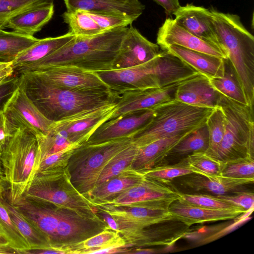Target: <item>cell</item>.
<instances>
[{
  "instance_id": "6da1fadb",
  "label": "cell",
  "mask_w": 254,
  "mask_h": 254,
  "mask_svg": "<svg viewBox=\"0 0 254 254\" xmlns=\"http://www.w3.org/2000/svg\"><path fill=\"white\" fill-rule=\"evenodd\" d=\"M18 75L19 87L41 113L53 123L115 103L120 96L112 91H75L60 88L33 72Z\"/></svg>"
},
{
  "instance_id": "d590c367",
  "label": "cell",
  "mask_w": 254,
  "mask_h": 254,
  "mask_svg": "<svg viewBox=\"0 0 254 254\" xmlns=\"http://www.w3.org/2000/svg\"><path fill=\"white\" fill-rule=\"evenodd\" d=\"M62 17L68 26L69 31L75 37H90L105 31L84 11L66 10L62 14Z\"/></svg>"
},
{
  "instance_id": "9c48e42d",
  "label": "cell",
  "mask_w": 254,
  "mask_h": 254,
  "mask_svg": "<svg viewBox=\"0 0 254 254\" xmlns=\"http://www.w3.org/2000/svg\"><path fill=\"white\" fill-rule=\"evenodd\" d=\"M94 72L119 95L129 90L161 88L167 83L164 64L157 56L138 65Z\"/></svg>"
},
{
  "instance_id": "b9f144b4",
  "label": "cell",
  "mask_w": 254,
  "mask_h": 254,
  "mask_svg": "<svg viewBox=\"0 0 254 254\" xmlns=\"http://www.w3.org/2000/svg\"><path fill=\"white\" fill-rule=\"evenodd\" d=\"M225 123L224 113L222 109L217 106L208 117L206 123L209 135V146L205 153L215 159L218 149L224 136Z\"/></svg>"
},
{
  "instance_id": "680465c9",
  "label": "cell",
  "mask_w": 254,
  "mask_h": 254,
  "mask_svg": "<svg viewBox=\"0 0 254 254\" xmlns=\"http://www.w3.org/2000/svg\"><path fill=\"white\" fill-rule=\"evenodd\" d=\"M0 176L3 177V169H2V167L0 158Z\"/></svg>"
},
{
  "instance_id": "f35d334b",
  "label": "cell",
  "mask_w": 254,
  "mask_h": 254,
  "mask_svg": "<svg viewBox=\"0 0 254 254\" xmlns=\"http://www.w3.org/2000/svg\"><path fill=\"white\" fill-rule=\"evenodd\" d=\"M209 146V135L205 125L184 137L171 151L169 155L187 156L195 152H205Z\"/></svg>"
},
{
  "instance_id": "5b68a950",
  "label": "cell",
  "mask_w": 254,
  "mask_h": 254,
  "mask_svg": "<svg viewBox=\"0 0 254 254\" xmlns=\"http://www.w3.org/2000/svg\"><path fill=\"white\" fill-rule=\"evenodd\" d=\"M0 158L7 187L6 197L14 204L27 191L39 169L41 156L36 136L26 129H18Z\"/></svg>"
},
{
  "instance_id": "2e32d148",
  "label": "cell",
  "mask_w": 254,
  "mask_h": 254,
  "mask_svg": "<svg viewBox=\"0 0 254 254\" xmlns=\"http://www.w3.org/2000/svg\"><path fill=\"white\" fill-rule=\"evenodd\" d=\"M153 109L129 112L110 119L100 125L85 143L95 144L131 137L152 117Z\"/></svg>"
},
{
  "instance_id": "f1b7e54d",
  "label": "cell",
  "mask_w": 254,
  "mask_h": 254,
  "mask_svg": "<svg viewBox=\"0 0 254 254\" xmlns=\"http://www.w3.org/2000/svg\"><path fill=\"white\" fill-rule=\"evenodd\" d=\"M164 223L162 226L153 227V225L145 228L131 241L129 245L131 247L167 246L184 237L189 230V227L177 220L168 221L166 224Z\"/></svg>"
},
{
  "instance_id": "d4e9b609",
  "label": "cell",
  "mask_w": 254,
  "mask_h": 254,
  "mask_svg": "<svg viewBox=\"0 0 254 254\" xmlns=\"http://www.w3.org/2000/svg\"><path fill=\"white\" fill-rule=\"evenodd\" d=\"M181 184L195 191L215 195L234 194L245 191L246 185L253 184L254 179H236L222 176L207 177L194 173L182 177Z\"/></svg>"
},
{
  "instance_id": "f5cc1de1",
  "label": "cell",
  "mask_w": 254,
  "mask_h": 254,
  "mask_svg": "<svg viewBox=\"0 0 254 254\" xmlns=\"http://www.w3.org/2000/svg\"><path fill=\"white\" fill-rule=\"evenodd\" d=\"M161 6L168 15H173L181 6L179 0H153Z\"/></svg>"
},
{
  "instance_id": "4fadbf2b",
  "label": "cell",
  "mask_w": 254,
  "mask_h": 254,
  "mask_svg": "<svg viewBox=\"0 0 254 254\" xmlns=\"http://www.w3.org/2000/svg\"><path fill=\"white\" fill-rule=\"evenodd\" d=\"M59 215L54 240L50 246L53 247L77 243L110 229L99 216L86 217L63 208H59Z\"/></svg>"
},
{
  "instance_id": "30bf717a",
  "label": "cell",
  "mask_w": 254,
  "mask_h": 254,
  "mask_svg": "<svg viewBox=\"0 0 254 254\" xmlns=\"http://www.w3.org/2000/svg\"><path fill=\"white\" fill-rule=\"evenodd\" d=\"M181 195V193L171 182L145 177L140 184L123 192L106 204L168 209L171 204L179 199Z\"/></svg>"
},
{
  "instance_id": "7c38bea8",
  "label": "cell",
  "mask_w": 254,
  "mask_h": 254,
  "mask_svg": "<svg viewBox=\"0 0 254 254\" xmlns=\"http://www.w3.org/2000/svg\"><path fill=\"white\" fill-rule=\"evenodd\" d=\"M3 113L13 133L26 129L36 136L47 134L53 122L46 119L19 87L6 103Z\"/></svg>"
},
{
  "instance_id": "ab89813d",
  "label": "cell",
  "mask_w": 254,
  "mask_h": 254,
  "mask_svg": "<svg viewBox=\"0 0 254 254\" xmlns=\"http://www.w3.org/2000/svg\"><path fill=\"white\" fill-rule=\"evenodd\" d=\"M54 3V0H0V30L7 28L8 21L28 10Z\"/></svg>"
},
{
  "instance_id": "d6986e66",
  "label": "cell",
  "mask_w": 254,
  "mask_h": 254,
  "mask_svg": "<svg viewBox=\"0 0 254 254\" xmlns=\"http://www.w3.org/2000/svg\"><path fill=\"white\" fill-rule=\"evenodd\" d=\"M157 44L162 50L171 45H177L212 56L228 59L227 55L214 45L191 34L176 22L167 18L159 28Z\"/></svg>"
},
{
  "instance_id": "f546056e",
  "label": "cell",
  "mask_w": 254,
  "mask_h": 254,
  "mask_svg": "<svg viewBox=\"0 0 254 254\" xmlns=\"http://www.w3.org/2000/svg\"><path fill=\"white\" fill-rule=\"evenodd\" d=\"M75 36L68 31L55 37L38 39L32 45L20 52L13 61L14 74L42 60L72 40Z\"/></svg>"
},
{
  "instance_id": "db71d44e",
  "label": "cell",
  "mask_w": 254,
  "mask_h": 254,
  "mask_svg": "<svg viewBox=\"0 0 254 254\" xmlns=\"http://www.w3.org/2000/svg\"><path fill=\"white\" fill-rule=\"evenodd\" d=\"M14 74L12 62H0V84Z\"/></svg>"
},
{
  "instance_id": "74e56055",
  "label": "cell",
  "mask_w": 254,
  "mask_h": 254,
  "mask_svg": "<svg viewBox=\"0 0 254 254\" xmlns=\"http://www.w3.org/2000/svg\"><path fill=\"white\" fill-rule=\"evenodd\" d=\"M137 151L138 147L132 142L131 144L116 154L101 172L96 186L130 168Z\"/></svg>"
},
{
  "instance_id": "c3c4849f",
  "label": "cell",
  "mask_w": 254,
  "mask_h": 254,
  "mask_svg": "<svg viewBox=\"0 0 254 254\" xmlns=\"http://www.w3.org/2000/svg\"><path fill=\"white\" fill-rule=\"evenodd\" d=\"M87 12L104 31L127 27L134 21L131 18L117 15Z\"/></svg>"
},
{
  "instance_id": "f907efd6",
  "label": "cell",
  "mask_w": 254,
  "mask_h": 254,
  "mask_svg": "<svg viewBox=\"0 0 254 254\" xmlns=\"http://www.w3.org/2000/svg\"><path fill=\"white\" fill-rule=\"evenodd\" d=\"M19 75L14 74L0 84V111L4 108L15 91L19 87Z\"/></svg>"
},
{
  "instance_id": "836d02e7",
  "label": "cell",
  "mask_w": 254,
  "mask_h": 254,
  "mask_svg": "<svg viewBox=\"0 0 254 254\" xmlns=\"http://www.w3.org/2000/svg\"><path fill=\"white\" fill-rule=\"evenodd\" d=\"M209 79L214 89L220 94L248 105L240 81L228 59H225L224 75Z\"/></svg>"
},
{
  "instance_id": "1f68e13d",
  "label": "cell",
  "mask_w": 254,
  "mask_h": 254,
  "mask_svg": "<svg viewBox=\"0 0 254 254\" xmlns=\"http://www.w3.org/2000/svg\"><path fill=\"white\" fill-rule=\"evenodd\" d=\"M54 13V3L31 9L12 18L7 28L19 34L34 36L49 22Z\"/></svg>"
},
{
  "instance_id": "ac0fdd59",
  "label": "cell",
  "mask_w": 254,
  "mask_h": 254,
  "mask_svg": "<svg viewBox=\"0 0 254 254\" xmlns=\"http://www.w3.org/2000/svg\"><path fill=\"white\" fill-rule=\"evenodd\" d=\"M181 82L161 88L137 89L124 92L120 95L117 99V110L110 119L129 112L152 109L161 104L175 99L176 90Z\"/></svg>"
},
{
  "instance_id": "ba28073f",
  "label": "cell",
  "mask_w": 254,
  "mask_h": 254,
  "mask_svg": "<svg viewBox=\"0 0 254 254\" xmlns=\"http://www.w3.org/2000/svg\"><path fill=\"white\" fill-rule=\"evenodd\" d=\"M131 143V137H128L99 144L84 143L76 148L67 166L74 187L86 196L111 159Z\"/></svg>"
},
{
  "instance_id": "4dcf8cb0",
  "label": "cell",
  "mask_w": 254,
  "mask_h": 254,
  "mask_svg": "<svg viewBox=\"0 0 254 254\" xmlns=\"http://www.w3.org/2000/svg\"><path fill=\"white\" fill-rule=\"evenodd\" d=\"M189 134L161 138L138 147L131 168L142 173L159 166V163L169 155L173 148Z\"/></svg>"
},
{
  "instance_id": "ffe728a7",
  "label": "cell",
  "mask_w": 254,
  "mask_h": 254,
  "mask_svg": "<svg viewBox=\"0 0 254 254\" xmlns=\"http://www.w3.org/2000/svg\"><path fill=\"white\" fill-rule=\"evenodd\" d=\"M173 15L180 26L196 37L214 45L225 53L212 28L210 9L187 4L180 6Z\"/></svg>"
},
{
  "instance_id": "5bb4252c",
  "label": "cell",
  "mask_w": 254,
  "mask_h": 254,
  "mask_svg": "<svg viewBox=\"0 0 254 254\" xmlns=\"http://www.w3.org/2000/svg\"><path fill=\"white\" fill-rule=\"evenodd\" d=\"M33 72L60 88L75 91H111L94 72L67 65H53Z\"/></svg>"
},
{
  "instance_id": "484cf974",
  "label": "cell",
  "mask_w": 254,
  "mask_h": 254,
  "mask_svg": "<svg viewBox=\"0 0 254 254\" xmlns=\"http://www.w3.org/2000/svg\"><path fill=\"white\" fill-rule=\"evenodd\" d=\"M145 177L131 167L96 186L85 196L95 205L104 204L140 184Z\"/></svg>"
},
{
  "instance_id": "f6af8a7d",
  "label": "cell",
  "mask_w": 254,
  "mask_h": 254,
  "mask_svg": "<svg viewBox=\"0 0 254 254\" xmlns=\"http://www.w3.org/2000/svg\"><path fill=\"white\" fill-rule=\"evenodd\" d=\"M220 175L236 179H254V157L248 156L222 162Z\"/></svg>"
},
{
  "instance_id": "816d5d0a",
  "label": "cell",
  "mask_w": 254,
  "mask_h": 254,
  "mask_svg": "<svg viewBox=\"0 0 254 254\" xmlns=\"http://www.w3.org/2000/svg\"><path fill=\"white\" fill-rule=\"evenodd\" d=\"M13 134L7 124L3 111H0V156Z\"/></svg>"
},
{
  "instance_id": "277c9868",
  "label": "cell",
  "mask_w": 254,
  "mask_h": 254,
  "mask_svg": "<svg viewBox=\"0 0 254 254\" xmlns=\"http://www.w3.org/2000/svg\"><path fill=\"white\" fill-rule=\"evenodd\" d=\"M215 108L192 106L176 99L161 104L152 109V117L131 136L132 142L140 147L161 138L190 133L206 124Z\"/></svg>"
},
{
  "instance_id": "681fc988",
  "label": "cell",
  "mask_w": 254,
  "mask_h": 254,
  "mask_svg": "<svg viewBox=\"0 0 254 254\" xmlns=\"http://www.w3.org/2000/svg\"><path fill=\"white\" fill-rule=\"evenodd\" d=\"M218 198L228 201L247 212L253 210L254 204V194L253 192L243 191L233 194L216 195Z\"/></svg>"
},
{
  "instance_id": "8d00e7d4",
  "label": "cell",
  "mask_w": 254,
  "mask_h": 254,
  "mask_svg": "<svg viewBox=\"0 0 254 254\" xmlns=\"http://www.w3.org/2000/svg\"><path fill=\"white\" fill-rule=\"evenodd\" d=\"M1 195L0 196V235L17 254H20L22 251L30 249V247L3 205L0 198Z\"/></svg>"
},
{
  "instance_id": "603a6c76",
  "label": "cell",
  "mask_w": 254,
  "mask_h": 254,
  "mask_svg": "<svg viewBox=\"0 0 254 254\" xmlns=\"http://www.w3.org/2000/svg\"><path fill=\"white\" fill-rule=\"evenodd\" d=\"M12 205L47 237L52 245L59 221V208L24 196Z\"/></svg>"
},
{
  "instance_id": "ee69618b",
  "label": "cell",
  "mask_w": 254,
  "mask_h": 254,
  "mask_svg": "<svg viewBox=\"0 0 254 254\" xmlns=\"http://www.w3.org/2000/svg\"><path fill=\"white\" fill-rule=\"evenodd\" d=\"M193 173L207 177L220 176L222 162L199 151L191 153L185 158Z\"/></svg>"
},
{
  "instance_id": "11a10c76",
  "label": "cell",
  "mask_w": 254,
  "mask_h": 254,
  "mask_svg": "<svg viewBox=\"0 0 254 254\" xmlns=\"http://www.w3.org/2000/svg\"><path fill=\"white\" fill-rule=\"evenodd\" d=\"M0 254H17L16 251L10 247L3 237L0 235Z\"/></svg>"
},
{
  "instance_id": "8992f818",
  "label": "cell",
  "mask_w": 254,
  "mask_h": 254,
  "mask_svg": "<svg viewBox=\"0 0 254 254\" xmlns=\"http://www.w3.org/2000/svg\"><path fill=\"white\" fill-rule=\"evenodd\" d=\"M27 198L96 217L97 207L71 183L67 167L37 172L23 195Z\"/></svg>"
},
{
  "instance_id": "60d3db41",
  "label": "cell",
  "mask_w": 254,
  "mask_h": 254,
  "mask_svg": "<svg viewBox=\"0 0 254 254\" xmlns=\"http://www.w3.org/2000/svg\"><path fill=\"white\" fill-rule=\"evenodd\" d=\"M36 137L39 146L41 161L48 155L75 144L70 141L65 131L54 126L53 124L46 134Z\"/></svg>"
},
{
  "instance_id": "e575fe53",
  "label": "cell",
  "mask_w": 254,
  "mask_h": 254,
  "mask_svg": "<svg viewBox=\"0 0 254 254\" xmlns=\"http://www.w3.org/2000/svg\"><path fill=\"white\" fill-rule=\"evenodd\" d=\"M38 39L12 31L0 30V62H12L20 52Z\"/></svg>"
},
{
  "instance_id": "d6a6232c",
  "label": "cell",
  "mask_w": 254,
  "mask_h": 254,
  "mask_svg": "<svg viewBox=\"0 0 254 254\" xmlns=\"http://www.w3.org/2000/svg\"><path fill=\"white\" fill-rule=\"evenodd\" d=\"M5 192L1 196V201L13 222L25 238L30 249H38L50 246L47 237L7 199Z\"/></svg>"
},
{
  "instance_id": "7a4b0ae2",
  "label": "cell",
  "mask_w": 254,
  "mask_h": 254,
  "mask_svg": "<svg viewBox=\"0 0 254 254\" xmlns=\"http://www.w3.org/2000/svg\"><path fill=\"white\" fill-rule=\"evenodd\" d=\"M128 27L106 30L90 37H75L67 44L17 74L53 65H67L95 72L111 69Z\"/></svg>"
},
{
  "instance_id": "e0dca14e",
  "label": "cell",
  "mask_w": 254,
  "mask_h": 254,
  "mask_svg": "<svg viewBox=\"0 0 254 254\" xmlns=\"http://www.w3.org/2000/svg\"><path fill=\"white\" fill-rule=\"evenodd\" d=\"M160 52V47L144 37L130 26L113 62L114 69L130 67L146 63Z\"/></svg>"
},
{
  "instance_id": "6f0895ef",
  "label": "cell",
  "mask_w": 254,
  "mask_h": 254,
  "mask_svg": "<svg viewBox=\"0 0 254 254\" xmlns=\"http://www.w3.org/2000/svg\"><path fill=\"white\" fill-rule=\"evenodd\" d=\"M6 182L3 177L0 176V196L4 192L6 191Z\"/></svg>"
},
{
  "instance_id": "3957f363",
  "label": "cell",
  "mask_w": 254,
  "mask_h": 254,
  "mask_svg": "<svg viewBox=\"0 0 254 254\" xmlns=\"http://www.w3.org/2000/svg\"><path fill=\"white\" fill-rule=\"evenodd\" d=\"M211 26L240 81L248 105L254 104V37L237 14L210 8Z\"/></svg>"
},
{
  "instance_id": "52a82bcc",
  "label": "cell",
  "mask_w": 254,
  "mask_h": 254,
  "mask_svg": "<svg viewBox=\"0 0 254 254\" xmlns=\"http://www.w3.org/2000/svg\"><path fill=\"white\" fill-rule=\"evenodd\" d=\"M217 106L224 113L225 123L224 136L216 159L224 162L248 156L254 157V106L222 94Z\"/></svg>"
},
{
  "instance_id": "44dd1931",
  "label": "cell",
  "mask_w": 254,
  "mask_h": 254,
  "mask_svg": "<svg viewBox=\"0 0 254 254\" xmlns=\"http://www.w3.org/2000/svg\"><path fill=\"white\" fill-rule=\"evenodd\" d=\"M66 10L117 15L136 20L145 6L139 0H64Z\"/></svg>"
},
{
  "instance_id": "7bdbcfd3",
  "label": "cell",
  "mask_w": 254,
  "mask_h": 254,
  "mask_svg": "<svg viewBox=\"0 0 254 254\" xmlns=\"http://www.w3.org/2000/svg\"><path fill=\"white\" fill-rule=\"evenodd\" d=\"M179 200L190 205L209 209L237 211L243 213L247 212L244 209L222 200L217 196L210 194L181 193Z\"/></svg>"
},
{
  "instance_id": "9f6ffc18",
  "label": "cell",
  "mask_w": 254,
  "mask_h": 254,
  "mask_svg": "<svg viewBox=\"0 0 254 254\" xmlns=\"http://www.w3.org/2000/svg\"><path fill=\"white\" fill-rule=\"evenodd\" d=\"M155 251L154 249L149 248H143V247H134L129 248L127 254H153Z\"/></svg>"
},
{
  "instance_id": "83f0119b",
  "label": "cell",
  "mask_w": 254,
  "mask_h": 254,
  "mask_svg": "<svg viewBox=\"0 0 254 254\" xmlns=\"http://www.w3.org/2000/svg\"><path fill=\"white\" fill-rule=\"evenodd\" d=\"M164 50L176 56L185 64L209 78L224 75L225 59L204 53L171 45Z\"/></svg>"
},
{
  "instance_id": "7dc6e473",
  "label": "cell",
  "mask_w": 254,
  "mask_h": 254,
  "mask_svg": "<svg viewBox=\"0 0 254 254\" xmlns=\"http://www.w3.org/2000/svg\"><path fill=\"white\" fill-rule=\"evenodd\" d=\"M79 146L74 144L63 150L45 156L40 162L38 172L65 168L68 165L74 150Z\"/></svg>"
},
{
  "instance_id": "4316f807",
  "label": "cell",
  "mask_w": 254,
  "mask_h": 254,
  "mask_svg": "<svg viewBox=\"0 0 254 254\" xmlns=\"http://www.w3.org/2000/svg\"><path fill=\"white\" fill-rule=\"evenodd\" d=\"M168 210L174 220L188 227L197 223L234 219L243 214L237 211L213 209L191 205L179 199L172 202Z\"/></svg>"
},
{
  "instance_id": "cb8c5ba5",
  "label": "cell",
  "mask_w": 254,
  "mask_h": 254,
  "mask_svg": "<svg viewBox=\"0 0 254 254\" xmlns=\"http://www.w3.org/2000/svg\"><path fill=\"white\" fill-rule=\"evenodd\" d=\"M220 95L212 87L208 77L197 73L179 83L175 99L192 106L215 108Z\"/></svg>"
},
{
  "instance_id": "9a60e30c",
  "label": "cell",
  "mask_w": 254,
  "mask_h": 254,
  "mask_svg": "<svg viewBox=\"0 0 254 254\" xmlns=\"http://www.w3.org/2000/svg\"><path fill=\"white\" fill-rule=\"evenodd\" d=\"M116 102L76 114L54 122L53 125L65 131L72 143L80 145L100 125L111 118L117 110Z\"/></svg>"
},
{
  "instance_id": "8fae6325",
  "label": "cell",
  "mask_w": 254,
  "mask_h": 254,
  "mask_svg": "<svg viewBox=\"0 0 254 254\" xmlns=\"http://www.w3.org/2000/svg\"><path fill=\"white\" fill-rule=\"evenodd\" d=\"M96 206L114 218L118 224V232L127 244L145 228L174 220L168 209L106 204Z\"/></svg>"
},
{
  "instance_id": "7402d4cb",
  "label": "cell",
  "mask_w": 254,
  "mask_h": 254,
  "mask_svg": "<svg viewBox=\"0 0 254 254\" xmlns=\"http://www.w3.org/2000/svg\"><path fill=\"white\" fill-rule=\"evenodd\" d=\"M130 248L121 234L111 229L82 242L55 247L61 254H91L124 253V248Z\"/></svg>"
},
{
  "instance_id": "bcb514c9",
  "label": "cell",
  "mask_w": 254,
  "mask_h": 254,
  "mask_svg": "<svg viewBox=\"0 0 254 254\" xmlns=\"http://www.w3.org/2000/svg\"><path fill=\"white\" fill-rule=\"evenodd\" d=\"M192 173L186 158H184L178 163L170 165L157 166L141 173L146 178L171 182L176 178Z\"/></svg>"
}]
</instances>
